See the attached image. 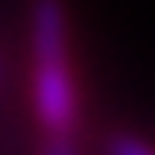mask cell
I'll return each mask as SVG.
<instances>
[{
	"label": "cell",
	"mask_w": 155,
	"mask_h": 155,
	"mask_svg": "<svg viewBox=\"0 0 155 155\" xmlns=\"http://www.w3.org/2000/svg\"><path fill=\"white\" fill-rule=\"evenodd\" d=\"M41 155H76V145H72V134H48Z\"/></svg>",
	"instance_id": "cell-3"
},
{
	"label": "cell",
	"mask_w": 155,
	"mask_h": 155,
	"mask_svg": "<svg viewBox=\"0 0 155 155\" xmlns=\"http://www.w3.org/2000/svg\"><path fill=\"white\" fill-rule=\"evenodd\" d=\"M110 155H155V148L134 134H117V138H110Z\"/></svg>",
	"instance_id": "cell-2"
},
{
	"label": "cell",
	"mask_w": 155,
	"mask_h": 155,
	"mask_svg": "<svg viewBox=\"0 0 155 155\" xmlns=\"http://www.w3.org/2000/svg\"><path fill=\"white\" fill-rule=\"evenodd\" d=\"M69 24L62 0H31L35 114L48 134H72L79 121L76 83L69 72Z\"/></svg>",
	"instance_id": "cell-1"
}]
</instances>
